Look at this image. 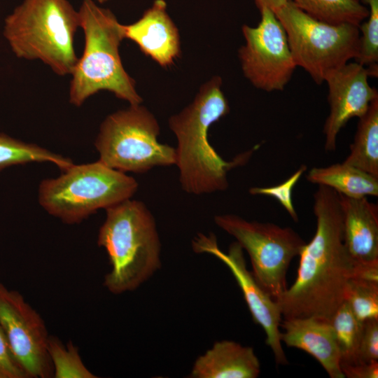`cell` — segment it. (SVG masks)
<instances>
[{
    "instance_id": "obj_31",
    "label": "cell",
    "mask_w": 378,
    "mask_h": 378,
    "mask_svg": "<svg viewBox=\"0 0 378 378\" xmlns=\"http://www.w3.org/2000/svg\"><path fill=\"white\" fill-rule=\"evenodd\" d=\"M290 1L291 0H254V2L260 11L267 8L275 12Z\"/></svg>"
},
{
    "instance_id": "obj_24",
    "label": "cell",
    "mask_w": 378,
    "mask_h": 378,
    "mask_svg": "<svg viewBox=\"0 0 378 378\" xmlns=\"http://www.w3.org/2000/svg\"><path fill=\"white\" fill-rule=\"evenodd\" d=\"M344 301L360 321L378 319V283L351 278L346 289Z\"/></svg>"
},
{
    "instance_id": "obj_25",
    "label": "cell",
    "mask_w": 378,
    "mask_h": 378,
    "mask_svg": "<svg viewBox=\"0 0 378 378\" xmlns=\"http://www.w3.org/2000/svg\"><path fill=\"white\" fill-rule=\"evenodd\" d=\"M358 1L368 6L369 15L359 26L360 49L355 60L375 74L378 72V0Z\"/></svg>"
},
{
    "instance_id": "obj_18",
    "label": "cell",
    "mask_w": 378,
    "mask_h": 378,
    "mask_svg": "<svg viewBox=\"0 0 378 378\" xmlns=\"http://www.w3.org/2000/svg\"><path fill=\"white\" fill-rule=\"evenodd\" d=\"M306 178L312 183L326 186L348 197L378 196V178L344 162L313 167Z\"/></svg>"
},
{
    "instance_id": "obj_21",
    "label": "cell",
    "mask_w": 378,
    "mask_h": 378,
    "mask_svg": "<svg viewBox=\"0 0 378 378\" xmlns=\"http://www.w3.org/2000/svg\"><path fill=\"white\" fill-rule=\"evenodd\" d=\"M34 162H49L62 171L74 164L69 158L0 133V171L12 165Z\"/></svg>"
},
{
    "instance_id": "obj_1",
    "label": "cell",
    "mask_w": 378,
    "mask_h": 378,
    "mask_svg": "<svg viewBox=\"0 0 378 378\" xmlns=\"http://www.w3.org/2000/svg\"><path fill=\"white\" fill-rule=\"evenodd\" d=\"M316 232L299 257L297 277L276 300L284 318L317 316L330 320L344 301L355 262L343 238L340 195L318 186L314 194Z\"/></svg>"
},
{
    "instance_id": "obj_2",
    "label": "cell",
    "mask_w": 378,
    "mask_h": 378,
    "mask_svg": "<svg viewBox=\"0 0 378 378\" xmlns=\"http://www.w3.org/2000/svg\"><path fill=\"white\" fill-rule=\"evenodd\" d=\"M221 86V78L213 77L200 87L191 104L169 120L177 140L175 164L179 170V181L188 193L203 195L226 190L227 173L246 163L259 147L226 161L209 141L211 125L230 112Z\"/></svg>"
},
{
    "instance_id": "obj_12",
    "label": "cell",
    "mask_w": 378,
    "mask_h": 378,
    "mask_svg": "<svg viewBox=\"0 0 378 378\" xmlns=\"http://www.w3.org/2000/svg\"><path fill=\"white\" fill-rule=\"evenodd\" d=\"M195 253H209L221 260L235 278L255 323L266 334V344L272 349L279 365L288 363L281 340V312L277 302L258 284L246 267L243 248L237 242L230 244L227 253L218 247L214 234H199L192 241Z\"/></svg>"
},
{
    "instance_id": "obj_13",
    "label": "cell",
    "mask_w": 378,
    "mask_h": 378,
    "mask_svg": "<svg viewBox=\"0 0 378 378\" xmlns=\"http://www.w3.org/2000/svg\"><path fill=\"white\" fill-rule=\"evenodd\" d=\"M367 68L357 63H346L328 74L325 81L328 86V101L330 113L323 125L325 150L334 152L340 131L353 118L364 115L377 90L368 83Z\"/></svg>"
},
{
    "instance_id": "obj_15",
    "label": "cell",
    "mask_w": 378,
    "mask_h": 378,
    "mask_svg": "<svg viewBox=\"0 0 378 378\" xmlns=\"http://www.w3.org/2000/svg\"><path fill=\"white\" fill-rule=\"evenodd\" d=\"M281 340L304 351L322 365L331 378H344L340 354L330 320L317 316L284 318Z\"/></svg>"
},
{
    "instance_id": "obj_30",
    "label": "cell",
    "mask_w": 378,
    "mask_h": 378,
    "mask_svg": "<svg viewBox=\"0 0 378 378\" xmlns=\"http://www.w3.org/2000/svg\"><path fill=\"white\" fill-rule=\"evenodd\" d=\"M352 278L378 283V263H355Z\"/></svg>"
},
{
    "instance_id": "obj_20",
    "label": "cell",
    "mask_w": 378,
    "mask_h": 378,
    "mask_svg": "<svg viewBox=\"0 0 378 378\" xmlns=\"http://www.w3.org/2000/svg\"><path fill=\"white\" fill-rule=\"evenodd\" d=\"M309 16L330 24L357 27L369 15V9L358 0H292Z\"/></svg>"
},
{
    "instance_id": "obj_3",
    "label": "cell",
    "mask_w": 378,
    "mask_h": 378,
    "mask_svg": "<svg viewBox=\"0 0 378 378\" xmlns=\"http://www.w3.org/2000/svg\"><path fill=\"white\" fill-rule=\"evenodd\" d=\"M106 211L97 237L111 265L103 284L119 295L134 290L160 269L161 244L155 218L144 202L130 198Z\"/></svg>"
},
{
    "instance_id": "obj_22",
    "label": "cell",
    "mask_w": 378,
    "mask_h": 378,
    "mask_svg": "<svg viewBox=\"0 0 378 378\" xmlns=\"http://www.w3.org/2000/svg\"><path fill=\"white\" fill-rule=\"evenodd\" d=\"M330 321L340 351V365L360 363L359 346L363 322L355 316L346 301L337 309Z\"/></svg>"
},
{
    "instance_id": "obj_28",
    "label": "cell",
    "mask_w": 378,
    "mask_h": 378,
    "mask_svg": "<svg viewBox=\"0 0 378 378\" xmlns=\"http://www.w3.org/2000/svg\"><path fill=\"white\" fill-rule=\"evenodd\" d=\"M0 378H29L15 358L0 326Z\"/></svg>"
},
{
    "instance_id": "obj_16",
    "label": "cell",
    "mask_w": 378,
    "mask_h": 378,
    "mask_svg": "<svg viewBox=\"0 0 378 378\" xmlns=\"http://www.w3.org/2000/svg\"><path fill=\"white\" fill-rule=\"evenodd\" d=\"M345 247L355 263H378V206L340 195Z\"/></svg>"
},
{
    "instance_id": "obj_9",
    "label": "cell",
    "mask_w": 378,
    "mask_h": 378,
    "mask_svg": "<svg viewBox=\"0 0 378 378\" xmlns=\"http://www.w3.org/2000/svg\"><path fill=\"white\" fill-rule=\"evenodd\" d=\"M214 221L246 251L253 276L276 301L288 288L287 271L306 244L304 240L290 227L248 221L234 214L217 215Z\"/></svg>"
},
{
    "instance_id": "obj_23",
    "label": "cell",
    "mask_w": 378,
    "mask_h": 378,
    "mask_svg": "<svg viewBox=\"0 0 378 378\" xmlns=\"http://www.w3.org/2000/svg\"><path fill=\"white\" fill-rule=\"evenodd\" d=\"M48 352L55 378H96L83 362L78 348L69 341L64 344L56 337L49 336Z\"/></svg>"
},
{
    "instance_id": "obj_17",
    "label": "cell",
    "mask_w": 378,
    "mask_h": 378,
    "mask_svg": "<svg viewBox=\"0 0 378 378\" xmlns=\"http://www.w3.org/2000/svg\"><path fill=\"white\" fill-rule=\"evenodd\" d=\"M260 372V361L252 347L222 340L196 359L189 377L256 378Z\"/></svg>"
},
{
    "instance_id": "obj_5",
    "label": "cell",
    "mask_w": 378,
    "mask_h": 378,
    "mask_svg": "<svg viewBox=\"0 0 378 378\" xmlns=\"http://www.w3.org/2000/svg\"><path fill=\"white\" fill-rule=\"evenodd\" d=\"M78 11L68 0H23L4 20V35L19 58L38 59L59 76L78 60L74 36Z\"/></svg>"
},
{
    "instance_id": "obj_19",
    "label": "cell",
    "mask_w": 378,
    "mask_h": 378,
    "mask_svg": "<svg viewBox=\"0 0 378 378\" xmlns=\"http://www.w3.org/2000/svg\"><path fill=\"white\" fill-rule=\"evenodd\" d=\"M343 162L378 178V97L359 118L350 153Z\"/></svg>"
},
{
    "instance_id": "obj_7",
    "label": "cell",
    "mask_w": 378,
    "mask_h": 378,
    "mask_svg": "<svg viewBox=\"0 0 378 378\" xmlns=\"http://www.w3.org/2000/svg\"><path fill=\"white\" fill-rule=\"evenodd\" d=\"M160 127L144 106L130 105L108 115L94 146L99 160L110 168L136 174L175 164V148L158 141Z\"/></svg>"
},
{
    "instance_id": "obj_29",
    "label": "cell",
    "mask_w": 378,
    "mask_h": 378,
    "mask_svg": "<svg viewBox=\"0 0 378 378\" xmlns=\"http://www.w3.org/2000/svg\"><path fill=\"white\" fill-rule=\"evenodd\" d=\"M344 377L348 378H377L378 360L360 362L353 365H341Z\"/></svg>"
},
{
    "instance_id": "obj_8",
    "label": "cell",
    "mask_w": 378,
    "mask_h": 378,
    "mask_svg": "<svg viewBox=\"0 0 378 378\" xmlns=\"http://www.w3.org/2000/svg\"><path fill=\"white\" fill-rule=\"evenodd\" d=\"M274 13L286 31L296 66L303 68L317 84L325 81L328 74L357 57L359 27L317 20L292 0Z\"/></svg>"
},
{
    "instance_id": "obj_26",
    "label": "cell",
    "mask_w": 378,
    "mask_h": 378,
    "mask_svg": "<svg viewBox=\"0 0 378 378\" xmlns=\"http://www.w3.org/2000/svg\"><path fill=\"white\" fill-rule=\"evenodd\" d=\"M307 167L301 165L287 180L270 187H252L249 192L253 195H265L274 198L288 212L291 218L298 221V216L293 203V190Z\"/></svg>"
},
{
    "instance_id": "obj_14",
    "label": "cell",
    "mask_w": 378,
    "mask_h": 378,
    "mask_svg": "<svg viewBox=\"0 0 378 378\" xmlns=\"http://www.w3.org/2000/svg\"><path fill=\"white\" fill-rule=\"evenodd\" d=\"M125 38L134 41L160 66L172 65L181 52L178 28L167 12L164 0H155L135 22L123 25Z\"/></svg>"
},
{
    "instance_id": "obj_11",
    "label": "cell",
    "mask_w": 378,
    "mask_h": 378,
    "mask_svg": "<svg viewBox=\"0 0 378 378\" xmlns=\"http://www.w3.org/2000/svg\"><path fill=\"white\" fill-rule=\"evenodd\" d=\"M0 326L29 378L53 374L48 352L49 335L43 318L19 292L1 282Z\"/></svg>"
},
{
    "instance_id": "obj_27",
    "label": "cell",
    "mask_w": 378,
    "mask_h": 378,
    "mask_svg": "<svg viewBox=\"0 0 378 378\" xmlns=\"http://www.w3.org/2000/svg\"><path fill=\"white\" fill-rule=\"evenodd\" d=\"M359 357L360 362L378 360V319L363 322Z\"/></svg>"
},
{
    "instance_id": "obj_32",
    "label": "cell",
    "mask_w": 378,
    "mask_h": 378,
    "mask_svg": "<svg viewBox=\"0 0 378 378\" xmlns=\"http://www.w3.org/2000/svg\"><path fill=\"white\" fill-rule=\"evenodd\" d=\"M94 1H97V2L99 3V4H103V3H105V2H106V1H108L109 0H94Z\"/></svg>"
},
{
    "instance_id": "obj_10",
    "label": "cell",
    "mask_w": 378,
    "mask_h": 378,
    "mask_svg": "<svg viewBox=\"0 0 378 378\" xmlns=\"http://www.w3.org/2000/svg\"><path fill=\"white\" fill-rule=\"evenodd\" d=\"M259 24H244L245 44L239 50L244 76L258 89L267 92L282 90L297 66L286 31L274 13L267 8L260 11Z\"/></svg>"
},
{
    "instance_id": "obj_6",
    "label": "cell",
    "mask_w": 378,
    "mask_h": 378,
    "mask_svg": "<svg viewBox=\"0 0 378 378\" xmlns=\"http://www.w3.org/2000/svg\"><path fill=\"white\" fill-rule=\"evenodd\" d=\"M57 178H46L38 187V202L50 215L67 224L79 223L100 209L130 199L137 181L99 160L71 165Z\"/></svg>"
},
{
    "instance_id": "obj_4",
    "label": "cell",
    "mask_w": 378,
    "mask_h": 378,
    "mask_svg": "<svg viewBox=\"0 0 378 378\" xmlns=\"http://www.w3.org/2000/svg\"><path fill=\"white\" fill-rule=\"evenodd\" d=\"M85 35L83 55L71 75L69 102L80 106L100 90L113 92L130 105L141 104L135 81L125 70L119 46L125 38L123 24L108 8L94 0H83L78 9Z\"/></svg>"
}]
</instances>
